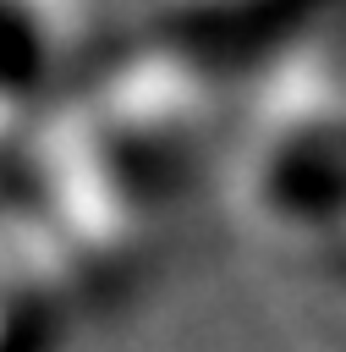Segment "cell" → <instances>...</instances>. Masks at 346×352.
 <instances>
[{
  "label": "cell",
  "instance_id": "obj_3",
  "mask_svg": "<svg viewBox=\"0 0 346 352\" xmlns=\"http://www.w3.org/2000/svg\"><path fill=\"white\" fill-rule=\"evenodd\" d=\"M60 60V33L44 0H0V110L44 94Z\"/></svg>",
  "mask_w": 346,
  "mask_h": 352
},
{
  "label": "cell",
  "instance_id": "obj_1",
  "mask_svg": "<svg viewBox=\"0 0 346 352\" xmlns=\"http://www.w3.org/2000/svg\"><path fill=\"white\" fill-rule=\"evenodd\" d=\"M346 22V0H181L165 11V55L209 82L269 77Z\"/></svg>",
  "mask_w": 346,
  "mask_h": 352
},
{
  "label": "cell",
  "instance_id": "obj_2",
  "mask_svg": "<svg viewBox=\"0 0 346 352\" xmlns=\"http://www.w3.org/2000/svg\"><path fill=\"white\" fill-rule=\"evenodd\" d=\"M253 192L291 231L346 226V110H313L280 126L258 154Z\"/></svg>",
  "mask_w": 346,
  "mask_h": 352
}]
</instances>
